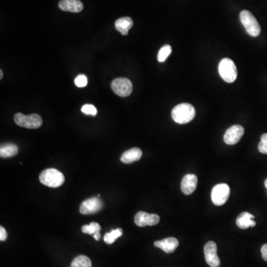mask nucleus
Here are the masks:
<instances>
[{"label":"nucleus","mask_w":267,"mask_h":267,"mask_svg":"<svg viewBox=\"0 0 267 267\" xmlns=\"http://www.w3.org/2000/svg\"><path fill=\"white\" fill-rule=\"evenodd\" d=\"M195 117V109L189 103H181L176 105L171 111V118L178 124L191 122Z\"/></svg>","instance_id":"f257e3e1"},{"label":"nucleus","mask_w":267,"mask_h":267,"mask_svg":"<svg viewBox=\"0 0 267 267\" xmlns=\"http://www.w3.org/2000/svg\"><path fill=\"white\" fill-rule=\"evenodd\" d=\"M41 184L51 188L61 186L65 182L63 174L56 168H48L44 170L40 175Z\"/></svg>","instance_id":"f03ea898"},{"label":"nucleus","mask_w":267,"mask_h":267,"mask_svg":"<svg viewBox=\"0 0 267 267\" xmlns=\"http://www.w3.org/2000/svg\"><path fill=\"white\" fill-rule=\"evenodd\" d=\"M218 72L221 78L228 83H232L236 81L238 71L235 62L231 59L224 58L220 62Z\"/></svg>","instance_id":"7ed1b4c3"},{"label":"nucleus","mask_w":267,"mask_h":267,"mask_svg":"<svg viewBox=\"0 0 267 267\" xmlns=\"http://www.w3.org/2000/svg\"><path fill=\"white\" fill-rule=\"evenodd\" d=\"M240 19H241V23L245 28L246 31L249 35L254 37L259 36L261 31V26L256 18L250 11H246V10L241 11L240 14Z\"/></svg>","instance_id":"20e7f679"},{"label":"nucleus","mask_w":267,"mask_h":267,"mask_svg":"<svg viewBox=\"0 0 267 267\" xmlns=\"http://www.w3.org/2000/svg\"><path fill=\"white\" fill-rule=\"evenodd\" d=\"M14 122L19 126L29 129H36L42 126V119L41 115L37 114L25 115L22 113H17L14 116Z\"/></svg>","instance_id":"39448f33"},{"label":"nucleus","mask_w":267,"mask_h":267,"mask_svg":"<svg viewBox=\"0 0 267 267\" xmlns=\"http://www.w3.org/2000/svg\"><path fill=\"white\" fill-rule=\"evenodd\" d=\"M230 195V188L227 184H220L215 185L212 188L211 198L215 205H224L228 201Z\"/></svg>","instance_id":"423d86ee"},{"label":"nucleus","mask_w":267,"mask_h":267,"mask_svg":"<svg viewBox=\"0 0 267 267\" xmlns=\"http://www.w3.org/2000/svg\"><path fill=\"white\" fill-rule=\"evenodd\" d=\"M111 88L118 96L126 98L132 92L133 85L127 78H117L111 82Z\"/></svg>","instance_id":"0eeeda50"},{"label":"nucleus","mask_w":267,"mask_h":267,"mask_svg":"<svg viewBox=\"0 0 267 267\" xmlns=\"http://www.w3.org/2000/svg\"><path fill=\"white\" fill-rule=\"evenodd\" d=\"M204 255L207 264L211 267H218L221 261L217 254V245L213 241H209L204 246Z\"/></svg>","instance_id":"6e6552de"},{"label":"nucleus","mask_w":267,"mask_h":267,"mask_svg":"<svg viewBox=\"0 0 267 267\" xmlns=\"http://www.w3.org/2000/svg\"><path fill=\"white\" fill-rule=\"evenodd\" d=\"M102 201L98 198H91L85 200L80 206V212L82 215L97 213L103 208Z\"/></svg>","instance_id":"1a4fd4ad"},{"label":"nucleus","mask_w":267,"mask_h":267,"mask_svg":"<svg viewBox=\"0 0 267 267\" xmlns=\"http://www.w3.org/2000/svg\"><path fill=\"white\" fill-rule=\"evenodd\" d=\"M244 135V127L240 125H232L226 131L224 141L228 145H235L241 141Z\"/></svg>","instance_id":"9d476101"},{"label":"nucleus","mask_w":267,"mask_h":267,"mask_svg":"<svg viewBox=\"0 0 267 267\" xmlns=\"http://www.w3.org/2000/svg\"><path fill=\"white\" fill-rule=\"evenodd\" d=\"M160 222V217L156 214H148L147 212H138L135 217V223L138 226H155Z\"/></svg>","instance_id":"9b49d317"},{"label":"nucleus","mask_w":267,"mask_h":267,"mask_svg":"<svg viewBox=\"0 0 267 267\" xmlns=\"http://www.w3.org/2000/svg\"><path fill=\"white\" fill-rule=\"evenodd\" d=\"M198 185V177L192 174L185 175L181 181V190L185 195H189L195 192Z\"/></svg>","instance_id":"f8f14e48"},{"label":"nucleus","mask_w":267,"mask_h":267,"mask_svg":"<svg viewBox=\"0 0 267 267\" xmlns=\"http://www.w3.org/2000/svg\"><path fill=\"white\" fill-rule=\"evenodd\" d=\"M154 244L155 246L164 250L165 253L170 254L176 250L178 245H179V241L175 238L170 237V238H165L161 241H155Z\"/></svg>","instance_id":"ddd939ff"},{"label":"nucleus","mask_w":267,"mask_h":267,"mask_svg":"<svg viewBox=\"0 0 267 267\" xmlns=\"http://www.w3.org/2000/svg\"><path fill=\"white\" fill-rule=\"evenodd\" d=\"M83 4L80 0H61L60 9L66 12L79 13L83 9Z\"/></svg>","instance_id":"4468645a"},{"label":"nucleus","mask_w":267,"mask_h":267,"mask_svg":"<svg viewBox=\"0 0 267 267\" xmlns=\"http://www.w3.org/2000/svg\"><path fill=\"white\" fill-rule=\"evenodd\" d=\"M254 218L255 216L249 212H242L237 218V226L242 229H246L249 227H255L256 223L253 221Z\"/></svg>","instance_id":"2eb2a0df"},{"label":"nucleus","mask_w":267,"mask_h":267,"mask_svg":"<svg viewBox=\"0 0 267 267\" xmlns=\"http://www.w3.org/2000/svg\"><path fill=\"white\" fill-rule=\"evenodd\" d=\"M142 151L139 148H132L123 154L121 161L123 164H132V163L139 161L142 157Z\"/></svg>","instance_id":"dca6fc26"},{"label":"nucleus","mask_w":267,"mask_h":267,"mask_svg":"<svg viewBox=\"0 0 267 267\" xmlns=\"http://www.w3.org/2000/svg\"><path fill=\"white\" fill-rule=\"evenodd\" d=\"M133 24V21L130 17H122L115 22V28L122 35L126 36L128 31L132 28Z\"/></svg>","instance_id":"f3484780"},{"label":"nucleus","mask_w":267,"mask_h":267,"mask_svg":"<svg viewBox=\"0 0 267 267\" xmlns=\"http://www.w3.org/2000/svg\"><path fill=\"white\" fill-rule=\"evenodd\" d=\"M18 147L14 144H5L1 145L0 156L1 158H8L15 156L18 153Z\"/></svg>","instance_id":"a211bd4d"},{"label":"nucleus","mask_w":267,"mask_h":267,"mask_svg":"<svg viewBox=\"0 0 267 267\" xmlns=\"http://www.w3.org/2000/svg\"><path fill=\"white\" fill-rule=\"evenodd\" d=\"M91 260L85 255H80L74 258L71 264V267H91Z\"/></svg>","instance_id":"6ab92c4d"},{"label":"nucleus","mask_w":267,"mask_h":267,"mask_svg":"<svg viewBox=\"0 0 267 267\" xmlns=\"http://www.w3.org/2000/svg\"><path fill=\"white\" fill-rule=\"evenodd\" d=\"M123 235V229L121 228H117V229H114L111 231V232H108L104 235V241L107 244H112L114 241H116L118 238L122 236Z\"/></svg>","instance_id":"aec40b11"},{"label":"nucleus","mask_w":267,"mask_h":267,"mask_svg":"<svg viewBox=\"0 0 267 267\" xmlns=\"http://www.w3.org/2000/svg\"><path fill=\"white\" fill-rule=\"evenodd\" d=\"M101 227L98 223L92 222L89 225H84L82 227V232L85 234L94 235L101 231Z\"/></svg>","instance_id":"412c9836"},{"label":"nucleus","mask_w":267,"mask_h":267,"mask_svg":"<svg viewBox=\"0 0 267 267\" xmlns=\"http://www.w3.org/2000/svg\"><path fill=\"white\" fill-rule=\"evenodd\" d=\"M171 53V47L169 45H164L160 49L159 52H158V61L160 62H165Z\"/></svg>","instance_id":"4be33fe9"},{"label":"nucleus","mask_w":267,"mask_h":267,"mask_svg":"<svg viewBox=\"0 0 267 267\" xmlns=\"http://www.w3.org/2000/svg\"><path fill=\"white\" fill-rule=\"evenodd\" d=\"M81 111L83 114H87V115H92V116H95L98 114V110L95 108V106L91 104H85L81 108Z\"/></svg>","instance_id":"5701e85b"},{"label":"nucleus","mask_w":267,"mask_h":267,"mask_svg":"<svg viewBox=\"0 0 267 267\" xmlns=\"http://www.w3.org/2000/svg\"><path fill=\"white\" fill-rule=\"evenodd\" d=\"M74 83H75L76 86H78V88H84L88 85V78L84 74H81L74 80Z\"/></svg>","instance_id":"b1692460"},{"label":"nucleus","mask_w":267,"mask_h":267,"mask_svg":"<svg viewBox=\"0 0 267 267\" xmlns=\"http://www.w3.org/2000/svg\"><path fill=\"white\" fill-rule=\"evenodd\" d=\"M258 150L261 153L267 155V134H264L261 136V141L258 144Z\"/></svg>","instance_id":"393cba45"},{"label":"nucleus","mask_w":267,"mask_h":267,"mask_svg":"<svg viewBox=\"0 0 267 267\" xmlns=\"http://www.w3.org/2000/svg\"><path fill=\"white\" fill-rule=\"evenodd\" d=\"M7 236H8V235H7L5 228L2 226L0 227V240H1V241H5L6 240Z\"/></svg>","instance_id":"a878e982"},{"label":"nucleus","mask_w":267,"mask_h":267,"mask_svg":"<svg viewBox=\"0 0 267 267\" xmlns=\"http://www.w3.org/2000/svg\"><path fill=\"white\" fill-rule=\"evenodd\" d=\"M261 254H262L263 259L267 262V244H264L261 247Z\"/></svg>","instance_id":"bb28decb"},{"label":"nucleus","mask_w":267,"mask_h":267,"mask_svg":"<svg viewBox=\"0 0 267 267\" xmlns=\"http://www.w3.org/2000/svg\"><path fill=\"white\" fill-rule=\"evenodd\" d=\"M94 239L96 240V241H100V239H101V233L100 232H98V233L94 234Z\"/></svg>","instance_id":"cd10ccee"},{"label":"nucleus","mask_w":267,"mask_h":267,"mask_svg":"<svg viewBox=\"0 0 267 267\" xmlns=\"http://www.w3.org/2000/svg\"><path fill=\"white\" fill-rule=\"evenodd\" d=\"M0 79L2 80V78H3V71L2 70H0Z\"/></svg>","instance_id":"c85d7f7f"},{"label":"nucleus","mask_w":267,"mask_h":267,"mask_svg":"<svg viewBox=\"0 0 267 267\" xmlns=\"http://www.w3.org/2000/svg\"><path fill=\"white\" fill-rule=\"evenodd\" d=\"M265 187L266 188H267V179H266V181H265Z\"/></svg>","instance_id":"c756f323"}]
</instances>
